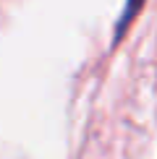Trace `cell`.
Listing matches in <instances>:
<instances>
[{
	"instance_id": "cell-1",
	"label": "cell",
	"mask_w": 157,
	"mask_h": 159,
	"mask_svg": "<svg viewBox=\"0 0 157 159\" xmlns=\"http://www.w3.org/2000/svg\"><path fill=\"white\" fill-rule=\"evenodd\" d=\"M141 3H144V0H126V5H123V11H121V18H118V26H115V42H121V39H123L128 24L134 21L136 13H139Z\"/></svg>"
}]
</instances>
